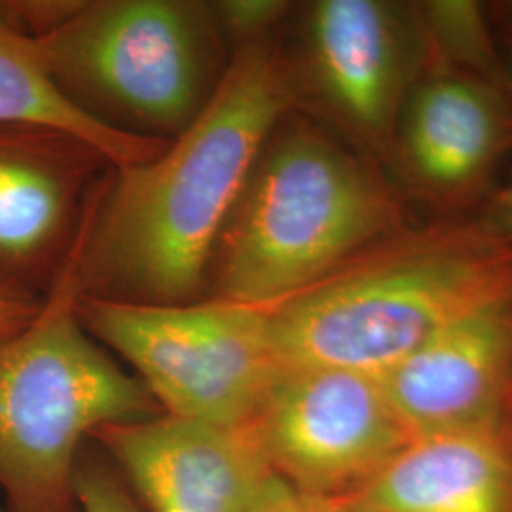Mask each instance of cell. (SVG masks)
<instances>
[{"instance_id": "6da1fadb", "label": "cell", "mask_w": 512, "mask_h": 512, "mask_svg": "<svg viewBox=\"0 0 512 512\" xmlns=\"http://www.w3.org/2000/svg\"><path fill=\"white\" fill-rule=\"evenodd\" d=\"M296 107L274 37L239 44L202 116L150 162L112 167L61 277L76 298L202 300L224 222L275 126Z\"/></svg>"}, {"instance_id": "3957f363", "label": "cell", "mask_w": 512, "mask_h": 512, "mask_svg": "<svg viewBox=\"0 0 512 512\" xmlns=\"http://www.w3.org/2000/svg\"><path fill=\"white\" fill-rule=\"evenodd\" d=\"M512 289V245L478 220L404 226L268 308L281 370L384 378L465 311Z\"/></svg>"}, {"instance_id": "8fae6325", "label": "cell", "mask_w": 512, "mask_h": 512, "mask_svg": "<svg viewBox=\"0 0 512 512\" xmlns=\"http://www.w3.org/2000/svg\"><path fill=\"white\" fill-rule=\"evenodd\" d=\"M147 512H251L274 471L249 427L158 414L92 435Z\"/></svg>"}, {"instance_id": "ffe728a7", "label": "cell", "mask_w": 512, "mask_h": 512, "mask_svg": "<svg viewBox=\"0 0 512 512\" xmlns=\"http://www.w3.org/2000/svg\"><path fill=\"white\" fill-rule=\"evenodd\" d=\"M476 220L488 232L512 245V169L509 177L488 194Z\"/></svg>"}, {"instance_id": "d6986e66", "label": "cell", "mask_w": 512, "mask_h": 512, "mask_svg": "<svg viewBox=\"0 0 512 512\" xmlns=\"http://www.w3.org/2000/svg\"><path fill=\"white\" fill-rule=\"evenodd\" d=\"M251 512H336L334 507L315 499L310 495L302 494L283 482L281 478L275 476L274 480L268 484L264 494L256 501L255 507Z\"/></svg>"}, {"instance_id": "4fadbf2b", "label": "cell", "mask_w": 512, "mask_h": 512, "mask_svg": "<svg viewBox=\"0 0 512 512\" xmlns=\"http://www.w3.org/2000/svg\"><path fill=\"white\" fill-rule=\"evenodd\" d=\"M336 512H512V431L414 439Z\"/></svg>"}, {"instance_id": "5bb4252c", "label": "cell", "mask_w": 512, "mask_h": 512, "mask_svg": "<svg viewBox=\"0 0 512 512\" xmlns=\"http://www.w3.org/2000/svg\"><path fill=\"white\" fill-rule=\"evenodd\" d=\"M0 124L57 129L101 152L114 167L145 164L169 143L126 135L103 126L55 86L35 40L0 8Z\"/></svg>"}, {"instance_id": "5b68a950", "label": "cell", "mask_w": 512, "mask_h": 512, "mask_svg": "<svg viewBox=\"0 0 512 512\" xmlns=\"http://www.w3.org/2000/svg\"><path fill=\"white\" fill-rule=\"evenodd\" d=\"M164 414L145 384L82 327L57 279L37 319L0 338V490L10 512H80L84 440L105 425Z\"/></svg>"}, {"instance_id": "52a82bcc", "label": "cell", "mask_w": 512, "mask_h": 512, "mask_svg": "<svg viewBox=\"0 0 512 512\" xmlns=\"http://www.w3.org/2000/svg\"><path fill=\"white\" fill-rule=\"evenodd\" d=\"M285 59L298 110L376 164H387L404 105L433 71L414 2L395 0L306 4Z\"/></svg>"}, {"instance_id": "ac0fdd59", "label": "cell", "mask_w": 512, "mask_h": 512, "mask_svg": "<svg viewBox=\"0 0 512 512\" xmlns=\"http://www.w3.org/2000/svg\"><path fill=\"white\" fill-rule=\"evenodd\" d=\"M44 298L46 296L0 285V338L31 325L42 311Z\"/></svg>"}, {"instance_id": "ba28073f", "label": "cell", "mask_w": 512, "mask_h": 512, "mask_svg": "<svg viewBox=\"0 0 512 512\" xmlns=\"http://www.w3.org/2000/svg\"><path fill=\"white\" fill-rule=\"evenodd\" d=\"M247 427L277 478L330 505L414 440L382 378L338 368L281 370Z\"/></svg>"}, {"instance_id": "2e32d148", "label": "cell", "mask_w": 512, "mask_h": 512, "mask_svg": "<svg viewBox=\"0 0 512 512\" xmlns=\"http://www.w3.org/2000/svg\"><path fill=\"white\" fill-rule=\"evenodd\" d=\"M74 490L80 512H145L103 452L84 454L82 450L76 463Z\"/></svg>"}, {"instance_id": "9a60e30c", "label": "cell", "mask_w": 512, "mask_h": 512, "mask_svg": "<svg viewBox=\"0 0 512 512\" xmlns=\"http://www.w3.org/2000/svg\"><path fill=\"white\" fill-rule=\"evenodd\" d=\"M433 71L473 74L505 92L503 57L484 4L473 0L414 2ZM507 93V92H505Z\"/></svg>"}, {"instance_id": "44dd1931", "label": "cell", "mask_w": 512, "mask_h": 512, "mask_svg": "<svg viewBox=\"0 0 512 512\" xmlns=\"http://www.w3.org/2000/svg\"><path fill=\"white\" fill-rule=\"evenodd\" d=\"M501 12H503V19H505V23L512 27V2H505L503 4V8H501ZM501 57H503V76H505V92L507 95L511 97L512 101V31L509 38H507V42H505V50L501 52Z\"/></svg>"}, {"instance_id": "e0dca14e", "label": "cell", "mask_w": 512, "mask_h": 512, "mask_svg": "<svg viewBox=\"0 0 512 512\" xmlns=\"http://www.w3.org/2000/svg\"><path fill=\"white\" fill-rule=\"evenodd\" d=\"M213 6L232 48L256 38L270 37L293 10L289 2L279 0H228L213 2Z\"/></svg>"}, {"instance_id": "7c38bea8", "label": "cell", "mask_w": 512, "mask_h": 512, "mask_svg": "<svg viewBox=\"0 0 512 512\" xmlns=\"http://www.w3.org/2000/svg\"><path fill=\"white\" fill-rule=\"evenodd\" d=\"M382 384L412 439L512 431V289L448 323Z\"/></svg>"}, {"instance_id": "9c48e42d", "label": "cell", "mask_w": 512, "mask_h": 512, "mask_svg": "<svg viewBox=\"0 0 512 512\" xmlns=\"http://www.w3.org/2000/svg\"><path fill=\"white\" fill-rule=\"evenodd\" d=\"M112 167L63 131L0 124V285L54 289Z\"/></svg>"}, {"instance_id": "8992f818", "label": "cell", "mask_w": 512, "mask_h": 512, "mask_svg": "<svg viewBox=\"0 0 512 512\" xmlns=\"http://www.w3.org/2000/svg\"><path fill=\"white\" fill-rule=\"evenodd\" d=\"M82 327L124 357L165 414L243 427L281 372L268 308L226 300L76 298Z\"/></svg>"}, {"instance_id": "7402d4cb", "label": "cell", "mask_w": 512, "mask_h": 512, "mask_svg": "<svg viewBox=\"0 0 512 512\" xmlns=\"http://www.w3.org/2000/svg\"><path fill=\"white\" fill-rule=\"evenodd\" d=\"M0 512H4V511H2V509H0Z\"/></svg>"}, {"instance_id": "7a4b0ae2", "label": "cell", "mask_w": 512, "mask_h": 512, "mask_svg": "<svg viewBox=\"0 0 512 512\" xmlns=\"http://www.w3.org/2000/svg\"><path fill=\"white\" fill-rule=\"evenodd\" d=\"M404 226L403 194L378 164L294 109L270 133L224 222L205 291L274 308Z\"/></svg>"}, {"instance_id": "30bf717a", "label": "cell", "mask_w": 512, "mask_h": 512, "mask_svg": "<svg viewBox=\"0 0 512 512\" xmlns=\"http://www.w3.org/2000/svg\"><path fill=\"white\" fill-rule=\"evenodd\" d=\"M511 148V97L473 74L437 69L410 93L385 165L403 194L454 213L488 192Z\"/></svg>"}, {"instance_id": "277c9868", "label": "cell", "mask_w": 512, "mask_h": 512, "mask_svg": "<svg viewBox=\"0 0 512 512\" xmlns=\"http://www.w3.org/2000/svg\"><path fill=\"white\" fill-rule=\"evenodd\" d=\"M55 86L103 126L171 143L209 107L232 59L213 2H69L31 37Z\"/></svg>"}]
</instances>
